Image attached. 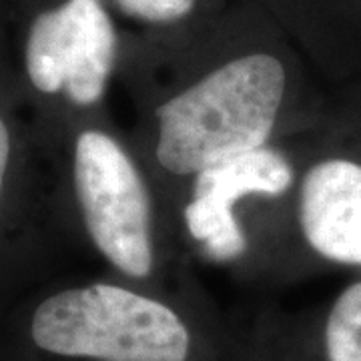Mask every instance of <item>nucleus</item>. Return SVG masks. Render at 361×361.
Here are the masks:
<instances>
[{
    "instance_id": "1",
    "label": "nucleus",
    "mask_w": 361,
    "mask_h": 361,
    "mask_svg": "<svg viewBox=\"0 0 361 361\" xmlns=\"http://www.w3.org/2000/svg\"><path fill=\"white\" fill-rule=\"evenodd\" d=\"M213 37L219 59L157 111V161L180 177L267 147L287 92V65L259 6L217 14Z\"/></svg>"
},
{
    "instance_id": "2",
    "label": "nucleus",
    "mask_w": 361,
    "mask_h": 361,
    "mask_svg": "<svg viewBox=\"0 0 361 361\" xmlns=\"http://www.w3.org/2000/svg\"><path fill=\"white\" fill-rule=\"evenodd\" d=\"M28 339L54 357L97 361H187L191 336L175 311L127 287L90 283L40 299Z\"/></svg>"
},
{
    "instance_id": "3",
    "label": "nucleus",
    "mask_w": 361,
    "mask_h": 361,
    "mask_svg": "<svg viewBox=\"0 0 361 361\" xmlns=\"http://www.w3.org/2000/svg\"><path fill=\"white\" fill-rule=\"evenodd\" d=\"M73 179L99 253L127 277H149L155 267L151 199L123 145L104 130H82L73 149Z\"/></svg>"
},
{
    "instance_id": "4",
    "label": "nucleus",
    "mask_w": 361,
    "mask_h": 361,
    "mask_svg": "<svg viewBox=\"0 0 361 361\" xmlns=\"http://www.w3.org/2000/svg\"><path fill=\"white\" fill-rule=\"evenodd\" d=\"M116 18L106 0H42L23 37L30 85L42 94L65 92L77 106L101 103L121 49Z\"/></svg>"
},
{
    "instance_id": "5",
    "label": "nucleus",
    "mask_w": 361,
    "mask_h": 361,
    "mask_svg": "<svg viewBox=\"0 0 361 361\" xmlns=\"http://www.w3.org/2000/svg\"><path fill=\"white\" fill-rule=\"evenodd\" d=\"M293 177L291 161L269 145L203 169L195 175L185 225L203 245L207 257L219 263L235 261L247 247L235 205L251 195H283L293 185Z\"/></svg>"
},
{
    "instance_id": "6",
    "label": "nucleus",
    "mask_w": 361,
    "mask_h": 361,
    "mask_svg": "<svg viewBox=\"0 0 361 361\" xmlns=\"http://www.w3.org/2000/svg\"><path fill=\"white\" fill-rule=\"evenodd\" d=\"M299 225L322 257L361 265V165L348 159L313 165L299 189Z\"/></svg>"
},
{
    "instance_id": "7",
    "label": "nucleus",
    "mask_w": 361,
    "mask_h": 361,
    "mask_svg": "<svg viewBox=\"0 0 361 361\" xmlns=\"http://www.w3.org/2000/svg\"><path fill=\"white\" fill-rule=\"evenodd\" d=\"M113 13L159 37L195 39L217 11L209 0H106Z\"/></svg>"
},
{
    "instance_id": "8",
    "label": "nucleus",
    "mask_w": 361,
    "mask_h": 361,
    "mask_svg": "<svg viewBox=\"0 0 361 361\" xmlns=\"http://www.w3.org/2000/svg\"><path fill=\"white\" fill-rule=\"evenodd\" d=\"M329 361H361V281L337 297L325 325Z\"/></svg>"
},
{
    "instance_id": "9",
    "label": "nucleus",
    "mask_w": 361,
    "mask_h": 361,
    "mask_svg": "<svg viewBox=\"0 0 361 361\" xmlns=\"http://www.w3.org/2000/svg\"><path fill=\"white\" fill-rule=\"evenodd\" d=\"M14 157V139L13 130L8 121L0 113V201L6 191V183L11 177V167H13Z\"/></svg>"
},
{
    "instance_id": "10",
    "label": "nucleus",
    "mask_w": 361,
    "mask_h": 361,
    "mask_svg": "<svg viewBox=\"0 0 361 361\" xmlns=\"http://www.w3.org/2000/svg\"><path fill=\"white\" fill-rule=\"evenodd\" d=\"M261 4H265V6H261V8H267L269 13L273 11H283L285 4L289 2V0H259Z\"/></svg>"
}]
</instances>
